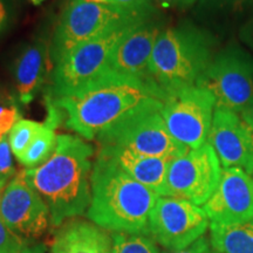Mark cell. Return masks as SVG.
Returning <instances> with one entry per match:
<instances>
[{"label": "cell", "instance_id": "6da1fadb", "mask_svg": "<svg viewBox=\"0 0 253 253\" xmlns=\"http://www.w3.org/2000/svg\"><path fill=\"white\" fill-rule=\"evenodd\" d=\"M91 156L93 148L80 137L59 135L52 156L39 167L24 170L28 183L46 202L52 226L89 208Z\"/></svg>", "mask_w": 253, "mask_h": 253}, {"label": "cell", "instance_id": "7a4b0ae2", "mask_svg": "<svg viewBox=\"0 0 253 253\" xmlns=\"http://www.w3.org/2000/svg\"><path fill=\"white\" fill-rule=\"evenodd\" d=\"M148 99L164 102L167 96L153 81L125 77L104 68L78 93L52 101L65 112L69 129L93 140L104 126Z\"/></svg>", "mask_w": 253, "mask_h": 253}, {"label": "cell", "instance_id": "3957f363", "mask_svg": "<svg viewBox=\"0 0 253 253\" xmlns=\"http://www.w3.org/2000/svg\"><path fill=\"white\" fill-rule=\"evenodd\" d=\"M158 198L160 195L99 151L91 171V201L87 211L97 226L118 233L144 235Z\"/></svg>", "mask_w": 253, "mask_h": 253}, {"label": "cell", "instance_id": "277c9868", "mask_svg": "<svg viewBox=\"0 0 253 253\" xmlns=\"http://www.w3.org/2000/svg\"><path fill=\"white\" fill-rule=\"evenodd\" d=\"M212 40L190 25L170 27L158 36L149 63V78L168 97L197 84L212 62Z\"/></svg>", "mask_w": 253, "mask_h": 253}, {"label": "cell", "instance_id": "5b68a950", "mask_svg": "<svg viewBox=\"0 0 253 253\" xmlns=\"http://www.w3.org/2000/svg\"><path fill=\"white\" fill-rule=\"evenodd\" d=\"M163 101L148 99L96 135L101 147H120L144 156L175 158L190 150L170 135L162 116Z\"/></svg>", "mask_w": 253, "mask_h": 253}, {"label": "cell", "instance_id": "8992f818", "mask_svg": "<svg viewBox=\"0 0 253 253\" xmlns=\"http://www.w3.org/2000/svg\"><path fill=\"white\" fill-rule=\"evenodd\" d=\"M145 19H126L113 25L99 36L81 43L56 63L50 95L53 100L78 93L108 65L114 47L132 25Z\"/></svg>", "mask_w": 253, "mask_h": 253}, {"label": "cell", "instance_id": "52a82bcc", "mask_svg": "<svg viewBox=\"0 0 253 253\" xmlns=\"http://www.w3.org/2000/svg\"><path fill=\"white\" fill-rule=\"evenodd\" d=\"M131 18L113 5L96 4L89 0H68L53 36L50 60L56 65L75 47L99 36L113 25Z\"/></svg>", "mask_w": 253, "mask_h": 253}, {"label": "cell", "instance_id": "ba28073f", "mask_svg": "<svg viewBox=\"0 0 253 253\" xmlns=\"http://www.w3.org/2000/svg\"><path fill=\"white\" fill-rule=\"evenodd\" d=\"M216 99L207 88L192 86L169 95L163 102L162 116L170 135L189 149L208 142Z\"/></svg>", "mask_w": 253, "mask_h": 253}, {"label": "cell", "instance_id": "9c48e42d", "mask_svg": "<svg viewBox=\"0 0 253 253\" xmlns=\"http://www.w3.org/2000/svg\"><path fill=\"white\" fill-rule=\"evenodd\" d=\"M221 166L209 142L175 158L168 169L166 197L182 198L204 205L219 184Z\"/></svg>", "mask_w": 253, "mask_h": 253}, {"label": "cell", "instance_id": "30bf717a", "mask_svg": "<svg viewBox=\"0 0 253 253\" xmlns=\"http://www.w3.org/2000/svg\"><path fill=\"white\" fill-rule=\"evenodd\" d=\"M196 86L212 93L216 107L240 113L253 97V58L238 47H229L213 58Z\"/></svg>", "mask_w": 253, "mask_h": 253}, {"label": "cell", "instance_id": "8fae6325", "mask_svg": "<svg viewBox=\"0 0 253 253\" xmlns=\"http://www.w3.org/2000/svg\"><path fill=\"white\" fill-rule=\"evenodd\" d=\"M204 209L176 197H160L149 214L148 233L169 251L189 248L204 236L209 227Z\"/></svg>", "mask_w": 253, "mask_h": 253}, {"label": "cell", "instance_id": "7c38bea8", "mask_svg": "<svg viewBox=\"0 0 253 253\" xmlns=\"http://www.w3.org/2000/svg\"><path fill=\"white\" fill-rule=\"evenodd\" d=\"M0 216L18 238H39L50 224L49 209L21 170L0 194Z\"/></svg>", "mask_w": 253, "mask_h": 253}, {"label": "cell", "instance_id": "4fadbf2b", "mask_svg": "<svg viewBox=\"0 0 253 253\" xmlns=\"http://www.w3.org/2000/svg\"><path fill=\"white\" fill-rule=\"evenodd\" d=\"M208 142L216 151L221 167L238 168L252 175L253 131L238 113L216 107Z\"/></svg>", "mask_w": 253, "mask_h": 253}, {"label": "cell", "instance_id": "5bb4252c", "mask_svg": "<svg viewBox=\"0 0 253 253\" xmlns=\"http://www.w3.org/2000/svg\"><path fill=\"white\" fill-rule=\"evenodd\" d=\"M211 223L238 224L253 219V178L238 168L221 171L219 184L204 204Z\"/></svg>", "mask_w": 253, "mask_h": 253}, {"label": "cell", "instance_id": "9a60e30c", "mask_svg": "<svg viewBox=\"0 0 253 253\" xmlns=\"http://www.w3.org/2000/svg\"><path fill=\"white\" fill-rule=\"evenodd\" d=\"M160 33V27L151 19L132 25L114 47L106 68L125 77L150 80L149 63Z\"/></svg>", "mask_w": 253, "mask_h": 253}, {"label": "cell", "instance_id": "2e32d148", "mask_svg": "<svg viewBox=\"0 0 253 253\" xmlns=\"http://www.w3.org/2000/svg\"><path fill=\"white\" fill-rule=\"evenodd\" d=\"M99 151L115 161L119 167L141 184L160 196H164L171 158L144 156L120 147H101Z\"/></svg>", "mask_w": 253, "mask_h": 253}, {"label": "cell", "instance_id": "e0dca14e", "mask_svg": "<svg viewBox=\"0 0 253 253\" xmlns=\"http://www.w3.org/2000/svg\"><path fill=\"white\" fill-rule=\"evenodd\" d=\"M50 55L47 43L38 40L26 47L14 62L13 74L19 99L25 104L34 99L45 82Z\"/></svg>", "mask_w": 253, "mask_h": 253}, {"label": "cell", "instance_id": "ac0fdd59", "mask_svg": "<svg viewBox=\"0 0 253 253\" xmlns=\"http://www.w3.org/2000/svg\"><path fill=\"white\" fill-rule=\"evenodd\" d=\"M113 240L99 226L84 220L63 225L53 240L50 253H112Z\"/></svg>", "mask_w": 253, "mask_h": 253}, {"label": "cell", "instance_id": "d6986e66", "mask_svg": "<svg viewBox=\"0 0 253 253\" xmlns=\"http://www.w3.org/2000/svg\"><path fill=\"white\" fill-rule=\"evenodd\" d=\"M210 240L217 253H253V219L238 224L210 223Z\"/></svg>", "mask_w": 253, "mask_h": 253}, {"label": "cell", "instance_id": "ffe728a7", "mask_svg": "<svg viewBox=\"0 0 253 253\" xmlns=\"http://www.w3.org/2000/svg\"><path fill=\"white\" fill-rule=\"evenodd\" d=\"M56 140H58V136L55 135L54 129L49 128L43 123L42 128L32 141L30 147L18 158V161L30 169L41 166L54 153Z\"/></svg>", "mask_w": 253, "mask_h": 253}, {"label": "cell", "instance_id": "44dd1931", "mask_svg": "<svg viewBox=\"0 0 253 253\" xmlns=\"http://www.w3.org/2000/svg\"><path fill=\"white\" fill-rule=\"evenodd\" d=\"M43 123H38L31 120H19L9 131L8 143L12 154L19 158L30 147L38 132L42 128Z\"/></svg>", "mask_w": 253, "mask_h": 253}, {"label": "cell", "instance_id": "7402d4cb", "mask_svg": "<svg viewBox=\"0 0 253 253\" xmlns=\"http://www.w3.org/2000/svg\"><path fill=\"white\" fill-rule=\"evenodd\" d=\"M112 253H160L154 239L145 235L115 233Z\"/></svg>", "mask_w": 253, "mask_h": 253}, {"label": "cell", "instance_id": "603a6c76", "mask_svg": "<svg viewBox=\"0 0 253 253\" xmlns=\"http://www.w3.org/2000/svg\"><path fill=\"white\" fill-rule=\"evenodd\" d=\"M112 5L123 13L137 19H151L156 8L153 0H113Z\"/></svg>", "mask_w": 253, "mask_h": 253}, {"label": "cell", "instance_id": "cb8c5ba5", "mask_svg": "<svg viewBox=\"0 0 253 253\" xmlns=\"http://www.w3.org/2000/svg\"><path fill=\"white\" fill-rule=\"evenodd\" d=\"M11 147L8 140L4 138L0 141V194L5 189L6 183L15 176V170L12 163Z\"/></svg>", "mask_w": 253, "mask_h": 253}, {"label": "cell", "instance_id": "d4e9b609", "mask_svg": "<svg viewBox=\"0 0 253 253\" xmlns=\"http://www.w3.org/2000/svg\"><path fill=\"white\" fill-rule=\"evenodd\" d=\"M4 100H0V141L6 137V135L12 130L19 120L20 113L14 103H2Z\"/></svg>", "mask_w": 253, "mask_h": 253}, {"label": "cell", "instance_id": "484cf974", "mask_svg": "<svg viewBox=\"0 0 253 253\" xmlns=\"http://www.w3.org/2000/svg\"><path fill=\"white\" fill-rule=\"evenodd\" d=\"M24 242L8 229L0 216V253H21Z\"/></svg>", "mask_w": 253, "mask_h": 253}, {"label": "cell", "instance_id": "4316f807", "mask_svg": "<svg viewBox=\"0 0 253 253\" xmlns=\"http://www.w3.org/2000/svg\"><path fill=\"white\" fill-rule=\"evenodd\" d=\"M166 253H211V250L208 239L203 236L202 238H199L197 242H195L194 244L190 245L189 248H186L184 250H179V251H169Z\"/></svg>", "mask_w": 253, "mask_h": 253}, {"label": "cell", "instance_id": "83f0119b", "mask_svg": "<svg viewBox=\"0 0 253 253\" xmlns=\"http://www.w3.org/2000/svg\"><path fill=\"white\" fill-rule=\"evenodd\" d=\"M239 38L250 49L253 50V15L240 28Z\"/></svg>", "mask_w": 253, "mask_h": 253}, {"label": "cell", "instance_id": "f1b7e54d", "mask_svg": "<svg viewBox=\"0 0 253 253\" xmlns=\"http://www.w3.org/2000/svg\"><path fill=\"white\" fill-rule=\"evenodd\" d=\"M9 20V5L7 0H0V33L5 30Z\"/></svg>", "mask_w": 253, "mask_h": 253}, {"label": "cell", "instance_id": "f546056e", "mask_svg": "<svg viewBox=\"0 0 253 253\" xmlns=\"http://www.w3.org/2000/svg\"><path fill=\"white\" fill-rule=\"evenodd\" d=\"M240 116H242L243 121H244L253 131V97L252 100L246 104L245 108L240 112Z\"/></svg>", "mask_w": 253, "mask_h": 253}, {"label": "cell", "instance_id": "4dcf8cb0", "mask_svg": "<svg viewBox=\"0 0 253 253\" xmlns=\"http://www.w3.org/2000/svg\"><path fill=\"white\" fill-rule=\"evenodd\" d=\"M155 5L161 6L163 8L177 7V6H183V0H153Z\"/></svg>", "mask_w": 253, "mask_h": 253}, {"label": "cell", "instance_id": "1f68e13d", "mask_svg": "<svg viewBox=\"0 0 253 253\" xmlns=\"http://www.w3.org/2000/svg\"><path fill=\"white\" fill-rule=\"evenodd\" d=\"M21 253H46V250L41 245H38V246H31V248H24Z\"/></svg>", "mask_w": 253, "mask_h": 253}, {"label": "cell", "instance_id": "d6a6232c", "mask_svg": "<svg viewBox=\"0 0 253 253\" xmlns=\"http://www.w3.org/2000/svg\"><path fill=\"white\" fill-rule=\"evenodd\" d=\"M91 2H96V4H103V5H112L113 0H89Z\"/></svg>", "mask_w": 253, "mask_h": 253}, {"label": "cell", "instance_id": "836d02e7", "mask_svg": "<svg viewBox=\"0 0 253 253\" xmlns=\"http://www.w3.org/2000/svg\"><path fill=\"white\" fill-rule=\"evenodd\" d=\"M196 0H183V7H185V6H190L192 5Z\"/></svg>", "mask_w": 253, "mask_h": 253}, {"label": "cell", "instance_id": "e575fe53", "mask_svg": "<svg viewBox=\"0 0 253 253\" xmlns=\"http://www.w3.org/2000/svg\"><path fill=\"white\" fill-rule=\"evenodd\" d=\"M31 1L33 2L34 5H40L41 2H43V1H45V0H31Z\"/></svg>", "mask_w": 253, "mask_h": 253}]
</instances>
